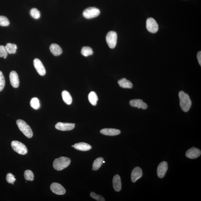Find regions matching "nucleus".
Wrapping results in <instances>:
<instances>
[{
	"label": "nucleus",
	"instance_id": "f257e3e1",
	"mask_svg": "<svg viewBox=\"0 0 201 201\" xmlns=\"http://www.w3.org/2000/svg\"><path fill=\"white\" fill-rule=\"evenodd\" d=\"M180 106L182 110L187 112L189 110L191 106V101L189 96L182 91L179 93Z\"/></svg>",
	"mask_w": 201,
	"mask_h": 201
},
{
	"label": "nucleus",
	"instance_id": "f03ea898",
	"mask_svg": "<svg viewBox=\"0 0 201 201\" xmlns=\"http://www.w3.org/2000/svg\"><path fill=\"white\" fill-rule=\"evenodd\" d=\"M71 160L68 158L61 157L55 159L53 162V166L57 171H61L67 167L70 163Z\"/></svg>",
	"mask_w": 201,
	"mask_h": 201
},
{
	"label": "nucleus",
	"instance_id": "7ed1b4c3",
	"mask_svg": "<svg viewBox=\"0 0 201 201\" xmlns=\"http://www.w3.org/2000/svg\"><path fill=\"white\" fill-rule=\"evenodd\" d=\"M16 124L20 131L28 138H31L33 136V132L30 126L24 120L18 119L16 121Z\"/></svg>",
	"mask_w": 201,
	"mask_h": 201
},
{
	"label": "nucleus",
	"instance_id": "20e7f679",
	"mask_svg": "<svg viewBox=\"0 0 201 201\" xmlns=\"http://www.w3.org/2000/svg\"><path fill=\"white\" fill-rule=\"evenodd\" d=\"M12 149L18 154L24 155L27 154L28 150L26 145L21 142L14 140L11 143Z\"/></svg>",
	"mask_w": 201,
	"mask_h": 201
},
{
	"label": "nucleus",
	"instance_id": "39448f33",
	"mask_svg": "<svg viewBox=\"0 0 201 201\" xmlns=\"http://www.w3.org/2000/svg\"><path fill=\"white\" fill-rule=\"evenodd\" d=\"M100 10L95 7H89L83 12V15L86 19H91L98 16L100 15Z\"/></svg>",
	"mask_w": 201,
	"mask_h": 201
},
{
	"label": "nucleus",
	"instance_id": "423d86ee",
	"mask_svg": "<svg viewBox=\"0 0 201 201\" xmlns=\"http://www.w3.org/2000/svg\"><path fill=\"white\" fill-rule=\"evenodd\" d=\"M117 34L114 31H110L108 32L106 37V43L111 49H114L117 44Z\"/></svg>",
	"mask_w": 201,
	"mask_h": 201
},
{
	"label": "nucleus",
	"instance_id": "0eeeda50",
	"mask_svg": "<svg viewBox=\"0 0 201 201\" xmlns=\"http://www.w3.org/2000/svg\"><path fill=\"white\" fill-rule=\"evenodd\" d=\"M146 28L149 32L155 33L158 30V25L157 22L152 18H148L146 22Z\"/></svg>",
	"mask_w": 201,
	"mask_h": 201
},
{
	"label": "nucleus",
	"instance_id": "6e6552de",
	"mask_svg": "<svg viewBox=\"0 0 201 201\" xmlns=\"http://www.w3.org/2000/svg\"><path fill=\"white\" fill-rule=\"evenodd\" d=\"M168 164L166 162L163 161L160 164L157 168V175L160 178H163L167 171Z\"/></svg>",
	"mask_w": 201,
	"mask_h": 201
},
{
	"label": "nucleus",
	"instance_id": "1a4fd4ad",
	"mask_svg": "<svg viewBox=\"0 0 201 201\" xmlns=\"http://www.w3.org/2000/svg\"><path fill=\"white\" fill-rule=\"evenodd\" d=\"M75 124L58 122L55 125V128L58 130L65 131L72 130L75 128Z\"/></svg>",
	"mask_w": 201,
	"mask_h": 201
},
{
	"label": "nucleus",
	"instance_id": "9d476101",
	"mask_svg": "<svg viewBox=\"0 0 201 201\" xmlns=\"http://www.w3.org/2000/svg\"><path fill=\"white\" fill-rule=\"evenodd\" d=\"M201 154V152L200 149L193 147L186 152L185 156L188 158L194 159L200 157Z\"/></svg>",
	"mask_w": 201,
	"mask_h": 201
},
{
	"label": "nucleus",
	"instance_id": "9b49d317",
	"mask_svg": "<svg viewBox=\"0 0 201 201\" xmlns=\"http://www.w3.org/2000/svg\"><path fill=\"white\" fill-rule=\"evenodd\" d=\"M50 189L52 192L58 195H63L66 193L64 188L60 184L54 182L50 185Z\"/></svg>",
	"mask_w": 201,
	"mask_h": 201
},
{
	"label": "nucleus",
	"instance_id": "f8f14e48",
	"mask_svg": "<svg viewBox=\"0 0 201 201\" xmlns=\"http://www.w3.org/2000/svg\"><path fill=\"white\" fill-rule=\"evenodd\" d=\"M34 65L37 72L40 75L43 76L46 73V69L43 63L38 58H35L34 60Z\"/></svg>",
	"mask_w": 201,
	"mask_h": 201
},
{
	"label": "nucleus",
	"instance_id": "ddd939ff",
	"mask_svg": "<svg viewBox=\"0 0 201 201\" xmlns=\"http://www.w3.org/2000/svg\"><path fill=\"white\" fill-rule=\"evenodd\" d=\"M11 85L14 88H17L19 86L20 80L17 73L15 71H12L10 72V76Z\"/></svg>",
	"mask_w": 201,
	"mask_h": 201
},
{
	"label": "nucleus",
	"instance_id": "4468645a",
	"mask_svg": "<svg viewBox=\"0 0 201 201\" xmlns=\"http://www.w3.org/2000/svg\"><path fill=\"white\" fill-rule=\"evenodd\" d=\"M143 172L141 168L139 167H136L133 170L131 174V181L133 182H135L140 179L142 176Z\"/></svg>",
	"mask_w": 201,
	"mask_h": 201
},
{
	"label": "nucleus",
	"instance_id": "2eb2a0df",
	"mask_svg": "<svg viewBox=\"0 0 201 201\" xmlns=\"http://www.w3.org/2000/svg\"><path fill=\"white\" fill-rule=\"evenodd\" d=\"M130 104L132 107H136L140 109V108L144 110L146 109L148 107L147 105L143 100L140 99L133 100L130 101Z\"/></svg>",
	"mask_w": 201,
	"mask_h": 201
},
{
	"label": "nucleus",
	"instance_id": "dca6fc26",
	"mask_svg": "<svg viewBox=\"0 0 201 201\" xmlns=\"http://www.w3.org/2000/svg\"><path fill=\"white\" fill-rule=\"evenodd\" d=\"M113 186L114 190L117 192L120 191L122 189V182L120 177L118 175L114 176L112 180Z\"/></svg>",
	"mask_w": 201,
	"mask_h": 201
},
{
	"label": "nucleus",
	"instance_id": "f3484780",
	"mask_svg": "<svg viewBox=\"0 0 201 201\" xmlns=\"http://www.w3.org/2000/svg\"><path fill=\"white\" fill-rule=\"evenodd\" d=\"M100 134L105 135L114 136L118 135L120 134L119 130L115 129H104L100 130Z\"/></svg>",
	"mask_w": 201,
	"mask_h": 201
},
{
	"label": "nucleus",
	"instance_id": "a211bd4d",
	"mask_svg": "<svg viewBox=\"0 0 201 201\" xmlns=\"http://www.w3.org/2000/svg\"><path fill=\"white\" fill-rule=\"evenodd\" d=\"M74 147L76 149L82 151H88L92 148V147L90 145L84 142L75 144L74 145Z\"/></svg>",
	"mask_w": 201,
	"mask_h": 201
},
{
	"label": "nucleus",
	"instance_id": "6ab92c4d",
	"mask_svg": "<svg viewBox=\"0 0 201 201\" xmlns=\"http://www.w3.org/2000/svg\"><path fill=\"white\" fill-rule=\"evenodd\" d=\"M51 52L55 56H58L62 53V50L59 45L56 44H52L50 47Z\"/></svg>",
	"mask_w": 201,
	"mask_h": 201
},
{
	"label": "nucleus",
	"instance_id": "aec40b11",
	"mask_svg": "<svg viewBox=\"0 0 201 201\" xmlns=\"http://www.w3.org/2000/svg\"><path fill=\"white\" fill-rule=\"evenodd\" d=\"M118 84L121 87L123 88H131L133 87L132 83L126 78H123L118 81Z\"/></svg>",
	"mask_w": 201,
	"mask_h": 201
},
{
	"label": "nucleus",
	"instance_id": "412c9836",
	"mask_svg": "<svg viewBox=\"0 0 201 201\" xmlns=\"http://www.w3.org/2000/svg\"><path fill=\"white\" fill-rule=\"evenodd\" d=\"M63 101L68 105H70L72 102V98L70 93L66 91H63L62 93Z\"/></svg>",
	"mask_w": 201,
	"mask_h": 201
},
{
	"label": "nucleus",
	"instance_id": "4be33fe9",
	"mask_svg": "<svg viewBox=\"0 0 201 201\" xmlns=\"http://www.w3.org/2000/svg\"><path fill=\"white\" fill-rule=\"evenodd\" d=\"M88 100L91 104L93 106H96L98 100V97L96 93L93 91L91 92L88 95Z\"/></svg>",
	"mask_w": 201,
	"mask_h": 201
},
{
	"label": "nucleus",
	"instance_id": "5701e85b",
	"mask_svg": "<svg viewBox=\"0 0 201 201\" xmlns=\"http://www.w3.org/2000/svg\"><path fill=\"white\" fill-rule=\"evenodd\" d=\"M104 159L103 158L100 157L97 158L94 161L92 165V170H97L100 168L103 164Z\"/></svg>",
	"mask_w": 201,
	"mask_h": 201
},
{
	"label": "nucleus",
	"instance_id": "b1692460",
	"mask_svg": "<svg viewBox=\"0 0 201 201\" xmlns=\"http://www.w3.org/2000/svg\"><path fill=\"white\" fill-rule=\"evenodd\" d=\"M5 47L8 53L13 54L16 53L17 47L16 44H12V43H7L5 46Z\"/></svg>",
	"mask_w": 201,
	"mask_h": 201
},
{
	"label": "nucleus",
	"instance_id": "393cba45",
	"mask_svg": "<svg viewBox=\"0 0 201 201\" xmlns=\"http://www.w3.org/2000/svg\"><path fill=\"white\" fill-rule=\"evenodd\" d=\"M81 54L83 56L88 57L92 55L93 54V51L90 47H84L82 49Z\"/></svg>",
	"mask_w": 201,
	"mask_h": 201
},
{
	"label": "nucleus",
	"instance_id": "a878e982",
	"mask_svg": "<svg viewBox=\"0 0 201 201\" xmlns=\"http://www.w3.org/2000/svg\"><path fill=\"white\" fill-rule=\"evenodd\" d=\"M30 106L34 109L38 110L39 109L40 106V103L39 100L38 98H33L31 100L30 102Z\"/></svg>",
	"mask_w": 201,
	"mask_h": 201
},
{
	"label": "nucleus",
	"instance_id": "bb28decb",
	"mask_svg": "<svg viewBox=\"0 0 201 201\" xmlns=\"http://www.w3.org/2000/svg\"><path fill=\"white\" fill-rule=\"evenodd\" d=\"M25 178L26 180L32 181L34 179V175L33 172L30 170H27L24 172Z\"/></svg>",
	"mask_w": 201,
	"mask_h": 201
},
{
	"label": "nucleus",
	"instance_id": "cd10ccee",
	"mask_svg": "<svg viewBox=\"0 0 201 201\" xmlns=\"http://www.w3.org/2000/svg\"><path fill=\"white\" fill-rule=\"evenodd\" d=\"M30 14L32 18L35 19H38L40 17V13L38 9L33 8L31 10Z\"/></svg>",
	"mask_w": 201,
	"mask_h": 201
},
{
	"label": "nucleus",
	"instance_id": "c85d7f7f",
	"mask_svg": "<svg viewBox=\"0 0 201 201\" xmlns=\"http://www.w3.org/2000/svg\"><path fill=\"white\" fill-rule=\"evenodd\" d=\"M10 24V21L7 17L0 16V26L2 27L8 26Z\"/></svg>",
	"mask_w": 201,
	"mask_h": 201
},
{
	"label": "nucleus",
	"instance_id": "c756f323",
	"mask_svg": "<svg viewBox=\"0 0 201 201\" xmlns=\"http://www.w3.org/2000/svg\"><path fill=\"white\" fill-rule=\"evenodd\" d=\"M8 52L5 46H0V57L3 58L5 59L8 56Z\"/></svg>",
	"mask_w": 201,
	"mask_h": 201
},
{
	"label": "nucleus",
	"instance_id": "7c9ffc66",
	"mask_svg": "<svg viewBox=\"0 0 201 201\" xmlns=\"http://www.w3.org/2000/svg\"><path fill=\"white\" fill-rule=\"evenodd\" d=\"M5 84V79L2 72L0 71V91L4 89Z\"/></svg>",
	"mask_w": 201,
	"mask_h": 201
},
{
	"label": "nucleus",
	"instance_id": "2f4dec72",
	"mask_svg": "<svg viewBox=\"0 0 201 201\" xmlns=\"http://www.w3.org/2000/svg\"><path fill=\"white\" fill-rule=\"evenodd\" d=\"M6 180L7 182L9 183L12 184H14V182H15L16 180V179L15 178V176H14L13 174L11 173H9L8 174L6 177Z\"/></svg>",
	"mask_w": 201,
	"mask_h": 201
},
{
	"label": "nucleus",
	"instance_id": "473e14b6",
	"mask_svg": "<svg viewBox=\"0 0 201 201\" xmlns=\"http://www.w3.org/2000/svg\"><path fill=\"white\" fill-rule=\"evenodd\" d=\"M90 196L91 198L95 199V200L98 201H105V200L103 197L102 196L96 194L95 193L91 192L90 194Z\"/></svg>",
	"mask_w": 201,
	"mask_h": 201
},
{
	"label": "nucleus",
	"instance_id": "72a5a7b5",
	"mask_svg": "<svg viewBox=\"0 0 201 201\" xmlns=\"http://www.w3.org/2000/svg\"><path fill=\"white\" fill-rule=\"evenodd\" d=\"M197 58L198 60L199 64L201 66V52L200 51L198 52L197 55Z\"/></svg>",
	"mask_w": 201,
	"mask_h": 201
},
{
	"label": "nucleus",
	"instance_id": "f704fd0d",
	"mask_svg": "<svg viewBox=\"0 0 201 201\" xmlns=\"http://www.w3.org/2000/svg\"><path fill=\"white\" fill-rule=\"evenodd\" d=\"M105 162L104 161H103V163H105Z\"/></svg>",
	"mask_w": 201,
	"mask_h": 201
},
{
	"label": "nucleus",
	"instance_id": "c9c22d12",
	"mask_svg": "<svg viewBox=\"0 0 201 201\" xmlns=\"http://www.w3.org/2000/svg\"><path fill=\"white\" fill-rule=\"evenodd\" d=\"M72 147H74V145H72Z\"/></svg>",
	"mask_w": 201,
	"mask_h": 201
}]
</instances>
